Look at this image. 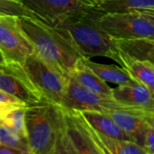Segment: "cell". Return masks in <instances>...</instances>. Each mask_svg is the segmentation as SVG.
Here are the masks:
<instances>
[{"label": "cell", "instance_id": "obj_1", "mask_svg": "<svg viewBox=\"0 0 154 154\" xmlns=\"http://www.w3.org/2000/svg\"><path fill=\"white\" fill-rule=\"evenodd\" d=\"M103 13L94 6L63 19L54 27L70 39L83 57L91 59L95 56H104L114 60L122 67L123 62L114 40L98 23L99 17Z\"/></svg>", "mask_w": 154, "mask_h": 154}, {"label": "cell", "instance_id": "obj_2", "mask_svg": "<svg viewBox=\"0 0 154 154\" xmlns=\"http://www.w3.org/2000/svg\"><path fill=\"white\" fill-rule=\"evenodd\" d=\"M18 21L33 44L35 52L68 79L76 63L83 57L70 39L43 21L27 17H18Z\"/></svg>", "mask_w": 154, "mask_h": 154}, {"label": "cell", "instance_id": "obj_3", "mask_svg": "<svg viewBox=\"0 0 154 154\" xmlns=\"http://www.w3.org/2000/svg\"><path fill=\"white\" fill-rule=\"evenodd\" d=\"M26 140L31 154H54L63 127L62 106L41 101L26 106Z\"/></svg>", "mask_w": 154, "mask_h": 154}, {"label": "cell", "instance_id": "obj_4", "mask_svg": "<svg viewBox=\"0 0 154 154\" xmlns=\"http://www.w3.org/2000/svg\"><path fill=\"white\" fill-rule=\"evenodd\" d=\"M23 67L45 101L61 105L67 79L45 62L35 52L29 55Z\"/></svg>", "mask_w": 154, "mask_h": 154}, {"label": "cell", "instance_id": "obj_5", "mask_svg": "<svg viewBox=\"0 0 154 154\" xmlns=\"http://www.w3.org/2000/svg\"><path fill=\"white\" fill-rule=\"evenodd\" d=\"M100 26L115 40H154V26L137 12L103 13L98 19Z\"/></svg>", "mask_w": 154, "mask_h": 154}, {"label": "cell", "instance_id": "obj_6", "mask_svg": "<svg viewBox=\"0 0 154 154\" xmlns=\"http://www.w3.org/2000/svg\"><path fill=\"white\" fill-rule=\"evenodd\" d=\"M61 106L66 109L75 110L79 112L96 111L105 113L111 110H122L128 112H142L134 108L118 103L112 97L103 96L91 93L83 88L71 77H68L67 79L66 87L62 99Z\"/></svg>", "mask_w": 154, "mask_h": 154}, {"label": "cell", "instance_id": "obj_7", "mask_svg": "<svg viewBox=\"0 0 154 154\" xmlns=\"http://www.w3.org/2000/svg\"><path fill=\"white\" fill-rule=\"evenodd\" d=\"M0 52L5 63H16L22 65L35 53L34 45L22 30L18 17L0 15Z\"/></svg>", "mask_w": 154, "mask_h": 154}, {"label": "cell", "instance_id": "obj_8", "mask_svg": "<svg viewBox=\"0 0 154 154\" xmlns=\"http://www.w3.org/2000/svg\"><path fill=\"white\" fill-rule=\"evenodd\" d=\"M0 90L15 96L27 106L45 100L20 63H6L0 65Z\"/></svg>", "mask_w": 154, "mask_h": 154}, {"label": "cell", "instance_id": "obj_9", "mask_svg": "<svg viewBox=\"0 0 154 154\" xmlns=\"http://www.w3.org/2000/svg\"><path fill=\"white\" fill-rule=\"evenodd\" d=\"M21 2L53 27L63 19L94 6L85 0H22Z\"/></svg>", "mask_w": 154, "mask_h": 154}, {"label": "cell", "instance_id": "obj_10", "mask_svg": "<svg viewBox=\"0 0 154 154\" xmlns=\"http://www.w3.org/2000/svg\"><path fill=\"white\" fill-rule=\"evenodd\" d=\"M65 132L78 154H102L81 112L62 107Z\"/></svg>", "mask_w": 154, "mask_h": 154}, {"label": "cell", "instance_id": "obj_11", "mask_svg": "<svg viewBox=\"0 0 154 154\" xmlns=\"http://www.w3.org/2000/svg\"><path fill=\"white\" fill-rule=\"evenodd\" d=\"M112 98L142 112L154 113V94L136 81L112 88Z\"/></svg>", "mask_w": 154, "mask_h": 154}, {"label": "cell", "instance_id": "obj_12", "mask_svg": "<svg viewBox=\"0 0 154 154\" xmlns=\"http://www.w3.org/2000/svg\"><path fill=\"white\" fill-rule=\"evenodd\" d=\"M105 113L112 117L133 142L143 147L149 122L147 115L149 113L122 110H111Z\"/></svg>", "mask_w": 154, "mask_h": 154}, {"label": "cell", "instance_id": "obj_13", "mask_svg": "<svg viewBox=\"0 0 154 154\" xmlns=\"http://www.w3.org/2000/svg\"><path fill=\"white\" fill-rule=\"evenodd\" d=\"M85 90L108 97H112V88L94 73L84 63L83 57L76 63L70 76Z\"/></svg>", "mask_w": 154, "mask_h": 154}, {"label": "cell", "instance_id": "obj_14", "mask_svg": "<svg viewBox=\"0 0 154 154\" xmlns=\"http://www.w3.org/2000/svg\"><path fill=\"white\" fill-rule=\"evenodd\" d=\"M81 113L92 128L99 133L120 140L132 141L125 131L108 114L96 111H84L81 112Z\"/></svg>", "mask_w": 154, "mask_h": 154}, {"label": "cell", "instance_id": "obj_15", "mask_svg": "<svg viewBox=\"0 0 154 154\" xmlns=\"http://www.w3.org/2000/svg\"><path fill=\"white\" fill-rule=\"evenodd\" d=\"M120 54L123 62L122 68L129 75L154 94V64L147 60L131 58L121 52Z\"/></svg>", "mask_w": 154, "mask_h": 154}, {"label": "cell", "instance_id": "obj_16", "mask_svg": "<svg viewBox=\"0 0 154 154\" xmlns=\"http://www.w3.org/2000/svg\"><path fill=\"white\" fill-rule=\"evenodd\" d=\"M89 128L91 134L102 154H147L142 147L133 141L120 140L109 138L96 131L90 124Z\"/></svg>", "mask_w": 154, "mask_h": 154}, {"label": "cell", "instance_id": "obj_17", "mask_svg": "<svg viewBox=\"0 0 154 154\" xmlns=\"http://www.w3.org/2000/svg\"><path fill=\"white\" fill-rule=\"evenodd\" d=\"M83 61L94 73L106 83H112L117 85H122L131 84L134 81L123 68H120L115 65L95 63L91 59L85 57H83Z\"/></svg>", "mask_w": 154, "mask_h": 154}, {"label": "cell", "instance_id": "obj_18", "mask_svg": "<svg viewBox=\"0 0 154 154\" xmlns=\"http://www.w3.org/2000/svg\"><path fill=\"white\" fill-rule=\"evenodd\" d=\"M114 40L118 50L133 59L147 60L154 57V40L150 39H121Z\"/></svg>", "mask_w": 154, "mask_h": 154}, {"label": "cell", "instance_id": "obj_19", "mask_svg": "<svg viewBox=\"0 0 154 154\" xmlns=\"http://www.w3.org/2000/svg\"><path fill=\"white\" fill-rule=\"evenodd\" d=\"M96 7L104 13H130L154 8V0H105Z\"/></svg>", "mask_w": 154, "mask_h": 154}, {"label": "cell", "instance_id": "obj_20", "mask_svg": "<svg viewBox=\"0 0 154 154\" xmlns=\"http://www.w3.org/2000/svg\"><path fill=\"white\" fill-rule=\"evenodd\" d=\"M0 15L12 16L17 17H27L43 21L34 12L26 8L22 2L16 1V0H0Z\"/></svg>", "mask_w": 154, "mask_h": 154}, {"label": "cell", "instance_id": "obj_21", "mask_svg": "<svg viewBox=\"0 0 154 154\" xmlns=\"http://www.w3.org/2000/svg\"><path fill=\"white\" fill-rule=\"evenodd\" d=\"M0 143L29 150L27 140L2 122H0Z\"/></svg>", "mask_w": 154, "mask_h": 154}, {"label": "cell", "instance_id": "obj_22", "mask_svg": "<svg viewBox=\"0 0 154 154\" xmlns=\"http://www.w3.org/2000/svg\"><path fill=\"white\" fill-rule=\"evenodd\" d=\"M26 107H15L13 108L1 121L6 125L9 126L21 136L26 139V130L25 122V113Z\"/></svg>", "mask_w": 154, "mask_h": 154}, {"label": "cell", "instance_id": "obj_23", "mask_svg": "<svg viewBox=\"0 0 154 154\" xmlns=\"http://www.w3.org/2000/svg\"><path fill=\"white\" fill-rule=\"evenodd\" d=\"M54 154H78L75 150L72 141L68 138L65 130H64V124L63 127V130L59 135V139L56 144V148Z\"/></svg>", "mask_w": 154, "mask_h": 154}, {"label": "cell", "instance_id": "obj_24", "mask_svg": "<svg viewBox=\"0 0 154 154\" xmlns=\"http://www.w3.org/2000/svg\"><path fill=\"white\" fill-rule=\"evenodd\" d=\"M148 117V126L146 130L145 140L143 143V149L147 154H154V122Z\"/></svg>", "mask_w": 154, "mask_h": 154}, {"label": "cell", "instance_id": "obj_25", "mask_svg": "<svg viewBox=\"0 0 154 154\" xmlns=\"http://www.w3.org/2000/svg\"><path fill=\"white\" fill-rule=\"evenodd\" d=\"M0 103L15 106V107H26L27 106L25 103H23L19 99L1 90H0Z\"/></svg>", "mask_w": 154, "mask_h": 154}, {"label": "cell", "instance_id": "obj_26", "mask_svg": "<svg viewBox=\"0 0 154 154\" xmlns=\"http://www.w3.org/2000/svg\"><path fill=\"white\" fill-rule=\"evenodd\" d=\"M0 154H31L29 150H25L19 148L7 146L0 143Z\"/></svg>", "mask_w": 154, "mask_h": 154}, {"label": "cell", "instance_id": "obj_27", "mask_svg": "<svg viewBox=\"0 0 154 154\" xmlns=\"http://www.w3.org/2000/svg\"><path fill=\"white\" fill-rule=\"evenodd\" d=\"M134 12H137L138 14H140L141 17H143L146 20H148L154 26V8L140 9V10H135Z\"/></svg>", "mask_w": 154, "mask_h": 154}, {"label": "cell", "instance_id": "obj_28", "mask_svg": "<svg viewBox=\"0 0 154 154\" xmlns=\"http://www.w3.org/2000/svg\"><path fill=\"white\" fill-rule=\"evenodd\" d=\"M13 108H15V106H10V105L0 103V121H1Z\"/></svg>", "mask_w": 154, "mask_h": 154}, {"label": "cell", "instance_id": "obj_29", "mask_svg": "<svg viewBox=\"0 0 154 154\" xmlns=\"http://www.w3.org/2000/svg\"><path fill=\"white\" fill-rule=\"evenodd\" d=\"M85 1H86V2H88V3H90V4H92V5L97 6L98 4H100V3L105 1V0H85Z\"/></svg>", "mask_w": 154, "mask_h": 154}, {"label": "cell", "instance_id": "obj_30", "mask_svg": "<svg viewBox=\"0 0 154 154\" xmlns=\"http://www.w3.org/2000/svg\"><path fill=\"white\" fill-rule=\"evenodd\" d=\"M4 63H5V59H4V57H3L1 52H0V65H1V64H4Z\"/></svg>", "mask_w": 154, "mask_h": 154}, {"label": "cell", "instance_id": "obj_31", "mask_svg": "<svg viewBox=\"0 0 154 154\" xmlns=\"http://www.w3.org/2000/svg\"><path fill=\"white\" fill-rule=\"evenodd\" d=\"M148 116H149V118L150 120H152V121L154 122V113H149Z\"/></svg>", "mask_w": 154, "mask_h": 154}, {"label": "cell", "instance_id": "obj_32", "mask_svg": "<svg viewBox=\"0 0 154 154\" xmlns=\"http://www.w3.org/2000/svg\"><path fill=\"white\" fill-rule=\"evenodd\" d=\"M147 61H149L150 63H152L154 64V57L153 58H149V59H147Z\"/></svg>", "mask_w": 154, "mask_h": 154}, {"label": "cell", "instance_id": "obj_33", "mask_svg": "<svg viewBox=\"0 0 154 154\" xmlns=\"http://www.w3.org/2000/svg\"><path fill=\"white\" fill-rule=\"evenodd\" d=\"M16 1H19V2H21V1H22V0H16Z\"/></svg>", "mask_w": 154, "mask_h": 154}]
</instances>
